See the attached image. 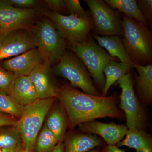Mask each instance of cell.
I'll return each mask as SVG.
<instances>
[{"instance_id":"obj_7","label":"cell","mask_w":152,"mask_h":152,"mask_svg":"<svg viewBox=\"0 0 152 152\" xmlns=\"http://www.w3.org/2000/svg\"><path fill=\"white\" fill-rule=\"evenodd\" d=\"M50 19L61 36L67 43H80L88 37L93 29L91 16L79 17L73 15L66 16L55 12L45 14Z\"/></svg>"},{"instance_id":"obj_4","label":"cell","mask_w":152,"mask_h":152,"mask_svg":"<svg viewBox=\"0 0 152 152\" xmlns=\"http://www.w3.org/2000/svg\"><path fill=\"white\" fill-rule=\"evenodd\" d=\"M32 31L36 48L39 51L44 61L50 66L58 62L66 51L67 43L51 20L48 18L42 19Z\"/></svg>"},{"instance_id":"obj_15","label":"cell","mask_w":152,"mask_h":152,"mask_svg":"<svg viewBox=\"0 0 152 152\" xmlns=\"http://www.w3.org/2000/svg\"><path fill=\"white\" fill-rule=\"evenodd\" d=\"M10 96L23 107L33 103L39 99L28 76L17 77Z\"/></svg>"},{"instance_id":"obj_8","label":"cell","mask_w":152,"mask_h":152,"mask_svg":"<svg viewBox=\"0 0 152 152\" xmlns=\"http://www.w3.org/2000/svg\"><path fill=\"white\" fill-rule=\"evenodd\" d=\"M90 10L94 32L103 36H123L119 12L114 11L102 0L85 1Z\"/></svg>"},{"instance_id":"obj_31","label":"cell","mask_w":152,"mask_h":152,"mask_svg":"<svg viewBox=\"0 0 152 152\" xmlns=\"http://www.w3.org/2000/svg\"><path fill=\"white\" fill-rule=\"evenodd\" d=\"M18 119L13 116L0 113V127L6 126H14Z\"/></svg>"},{"instance_id":"obj_36","label":"cell","mask_w":152,"mask_h":152,"mask_svg":"<svg viewBox=\"0 0 152 152\" xmlns=\"http://www.w3.org/2000/svg\"><path fill=\"white\" fill-rule=\"evenodd\" d=\"M19 152H30L28 151H26V150H23L22 151H20Z\"/></svg>"},{"instance_id":"obj_34","label":"cell","mask_w":152,"mask_h":152,"mask_svg":"<svg viewBox=\"0 0 152 152\" xmlns=\"http://www.w3.org/2000/svg\"><path fill=\"white\" fill-rule=\"evenodd\" d=\"M23 150V148L5 149L0 148V152H19Z\"/></svg>"},{"instance_id":"obj_28","label":"cell","mask_w":152,"mask_h":152,"mask_svg":"<svg viewBox=\"0 0 152 152\" xmlns=\"http://www.w3.org/2000/svg\"><path fill=\"white\" fill-rule=\"evenodd\" d=\"M138 6L141 13L148 22V24L151 26L152 23V0L137 1Z\"/></svg>"},{"instance_id":"obj_9","label":"cell","mask_w":152,"mask_h":152,"mask_svg":"<svg viewBox=\"0 0 152 152\" xmlns=\"http://www.w3.org/2000/svg\"><path fill=\"white\" fill-rule=\"evenodd\" d=\"M118 81L122 90L120 108L126 114L128 129H141L143 113L134 90L132 75L128 73Z\"/></svg>"},{"instance_id":"obj_10","label":"cell","mask_w":152,"mask_h":152,"mask_svg":"<svg viewBox=\"0 0 152 152\" xmlns=\"http://www.w3.org/2000/svg\"><path fill=\"white\" fill-rule=\"evenodd\" d=\"M36 48L32 31L18 29L0 31V61Z\"/></svg>"},{"instance_id":"obj_24","label":"cell","mask_w":152,"mask_h":152,"mask_svg":"<svg viewBox=\"0 0 152 152\" xmlns=\"http://www.w3.org/2000/svg\"><path fill=\"white\" fill-rule=\"evenodd\" d=\"M58 143L54 135L45 125L36 139L34 152H52Z\"/></svg>"},{"instance_id":"obj_37","label":"cell","mask_w":152,"mask_h":152,"mask_svg":"<svg viewBox=\"0 0 152 152\" xmlns=\"http://www.w3.org/2000/svg\"><path fill=\"white\" fill-rule=\"evenodd\" d=\"M142 152H152L150 151H143Z\"/></svg>"},{"instance_id":"obj_18","label":"cell","mask_w":152,"mask_h":152,"mask_svg":"<svg viewBox=\"0 0 152 152\" xmlns=\"http://www.w3.org/2000/svg\"><path fill=\"white\" fill-rule=\"evenodd\" d=\"M138 73L136 76V89L142 99L147 103L152 100V65L143 66L134 64Z\"/></svg>"},{"instance_id":"obj_27","label":"cell","mask_w":152,"mask_h":152,"mask_svg":"<svg viewBox=\"0 0 152 152\" xmlns=\"http://www.w3.org/2000/svg\"><path fill=\"white\" fill-rule=\"evenodd\" d=\"M66 8L70 13V15L79 17H86L91 16L88 12L85 11L82 7L78 0H64Z\"/></svg>"},{"instance_id":"obj_5","label":"cell","mask_w":152,"mask_h":152,"mask_svg":"<svg viewBox=\"0 0 152 152\" xmlns=\"http://www.w3.org/2000/svg\"><path fill=\"white\" fill-rule=\"evenodd\" d=\"M67 43L81 60L97 86L102 91L105 84L104 67L109 61H116V58L111 56L90 36L82 42Z\"/></svg>"},{"instance_id":"obj_2","label":"cell","mask_w":152,"mask_h":152,"mask_svg":"<svg viewBox=\"0 0 152 152\" xmlns=\"http://www.w3.org/2000/svg\"><path fill=\"white\" fill-rule=\"evenodd\" d=\"M122 39L134 64L145 66L152 62V33L147 25L123 15Z\"/></svg>"},{"instance_id":"obj_14","label":"cell","mask_w":152,"mask_h":152,"mask_svg":"<svg viewBox=\"0 0 152 152\" xmlns=\"http://www.w3.org/2000/svg\"><path fill=\"white\" fill-rule=\"evenodd\" d=\"M50 65L43 62L29 75L39 99L58 98V88L55 86L51 75Z\"/></svg>"},{"instance_id":"obj_21","label":"cell","mask_w":152,"mask_h":152,"mask_svg":"<svg viewBox=\"0 0 152 152\" xmlns=\"http://www.w3.org/2000/svg\"><path fill=\"white\" fill-rule=\"evenodd\" d=\"M62 107H58L49 115L45 126L53 134L58 142L63 143L66 128V121Z\"/></svg>"},{"instance_id":"obj_20","label":"cell","mask_w":152,"mask_h":152,"mask_svg":"<svg viewBox=\"0 0 152 152\" xmlns=\"http://www.w3.org/2000/svg\"><path fill=\"white\" fill-rule=\"evenodd\" d=\"M134 68L133 66L124 63L118 62L114 60L109 61L104 69L105 84L102 90L103 96H106L110 88L115 82L129 72Z\"/></svg>"},{"instance_id":"obj_29","label":"cell","mask_w":152,"mask_h":152,"mask_svg":"<svg viewBox=\"0 0 152 152\" xmlns=\"http://www.w3.org/2000/svg\"><path fill=\"white\" fill-rule=\"evenodd\" d=\"M45 2L53 12L61 14L66 9L64 1L62 0H45Z\"/></svg>"},{"instance_id":"obj_11","label":"cell","mask_w":152,"mask_h":152,"mask_svg":"<svg viewBox=\"0 0 152 152\" xmlns=\"http://www.w3.org/2000/svg\"><path fill=\"white\" fill-rule=\"evenodd\" d=\"M36 16L34 9L16 7L9 0H0V27L2 31L29 29Z\"/></svg>"},{"instance_id":"obj_26","label":"cell","mask_w":152,"mask_h":152,"mask_svg":"<svg viewBox=\"0 0 152 152\" xmlns=\"http://www.w3.org/2000/svg\"><path fill=\"white\" fill-rule=\"evenodd\" d=\"M17 77L12 72L0 66V93L10 96Z\"/></svg>"},{"instance_id":"obj_3","label":"cell","mask_w":152,"mask_h":152,"mask_svg":"<svg viewBox=\"0 0 152 152\" xmlns=\"http://www.w3.org/2000/svg\"><path fill=\"white\" fill-rule=\"evenodd\" d=\"M56 98L39 99L34 102L23 107L21 116L15 126L18 129L23 140V149L34 152L38 134Z\"/></svg>"},{"instance_id":"obj_38","label":"cell","mask_w":152,"mask_h":152,"mask_svg":"<svg viewBox=\"0 0 152 152\" xmlns=\"http://www.w3.org/2000/svg\"><path fill=\"white\" fill-rule=\"evenodd\" d=\"M2 31L1 28V27H0V31Z\"/></svg>"},{"instance_id":"obj_35","label":"cell","mask_w":152,"mask_h":152,"mask_svg":"<svg viewBox=\"0 0 152 152\" xmlns=\"http://www.w3.org/2000/svg\"><path fill=\"white\" fill-rule=\"evenodd\" d=\"M87 152H100V150L99 148H96L94 149L91 150V151Z\"/></svg>"},{"instance_id":"obj_12","label":"cell","mask_w":152,"mask_h":152,"mask_svg":"<svg viewBox=\"0 0 152 152\" xmlns=\"http://www.w3.org/2000/svg\"><path fill=\"white\" fill-rule=\"evenodd\" d=\"M78 126L84 133L100 136L107 145H116L122 140L128 129L125 125L102 123L95 120L82 123Z\"/></svg>"},{"instance_id":"obj_33","label":"cell","mask_w":152,"mask_h":152,"mask_svg":"<svg viewBox=\"0 0 152 152\" xmlns=\"http://www.w3.org/2000/svg\"><path fill=\"white\" fill-rule=\"evenodd\" d=\"M64 145L63 143H58L52 152H64Z\"/></svg>"},{"instance_id":"obj_32","label":"cell","mask_w":152,"mask_h":152,"mask_svg":"<svg viewBox=\"0 0 152 152\" xmlns=\"http://www.w3.org/2000/svg\"><path fill=\"white\" fill-rule=\"evenodd\" d=\"M101 152H126L124 150L121 149L116 145L105 146Z\"/></svg>"},{"instance_id":"obj_6","label":"cell","mask_w":152,"mask_h":152,"mask_svg":"<svg viewBox=\"0 0 152 152\" xmlns=\"http://www.w3.org/2000/svg\"><path fill=\"white\" fill-rule=\"evenodd\" d=\"M54 71L56 74L67 79L72 86L79 88L84 93L100 96L93 84L88 71L76 55L66 51Z\"/></svg>"},{"instance_id":"obj_22","label":"cell","mask_w":152,"mask_h":152,"mask_svg":"<svg viewBox=\"0 0 152 152\" xmlns=\"http://www.w3.org/2000/svg\"><path fill=\"white\" fill-rule=\"evenodd\" d=\"M104 1L113 10L116 9L127 17L147 26L148 25L139 10L136 0H105Z\"/></svg>"},{"instance_id":"obj_1","label":"cell","mask_w":152,"mask_h":152,"mask_svg":"<svg viewBox=\"0 0 152 152\" xmlns=\"http://www.w3.org/2000/svg\"><path fill=\"white\" fill-rule=\"evenodd\" d=\"M58 98L65 110L72 128L99 118L124 117L117 107V97L114 95L106 97L88 94L64 84L58 88Z\"/></svg>"},{"instance_id":"obj_17","label":"cell","mask_w":152,"mask_h":152,"mask_svg":"<svg viewBox=\"0 0 152 152\" xmlns=\"http://www.w3.org/2000/svg\"><path fill=\"white\" fill-rule=\"evenodd\" d=\"M94 38L100 46L107 50L110 56L118 58L121 63L134 67V64L129 57L125 48L122 39L119 36H103L94 34Z\"/></svg>"},{"instance_id":"obj_25","label":"cell","mask_w":152,"mask_h":152,"mask_svg":"<svg viewBox=\"0 0 152 152\" xmlns=\"http://www.w3.org/2000/svg\"><path fill=\"white\" fill-rule=\"evenodd\" d=\"M23 107L20 105L12 97L0 93V113L20 118Z\"/></svg>"},{"instance_id":"obj_23","label":"cell","mask_w":152,"mask_h":152,"mask_svg":"<svg viewBox=\"0 0 152 152\" xmlns=\"http://www.w3.org/2000/svg\"><path fill=\"white\" fill-rule=\"evenodd\" d=\"M0 148L23 149L21 135L15 125L0 127Z\"/></svg>"},{"instance_id":"obj_13","label":"cell","mask_w":152,"mask_h":152,"mask_svg":"<svg viewBox=\"0 0 152 152\" xmlns=\"http://www.w3.org/2000/svg\"><path fill=\"white\" fill-rule=\"evenodd\" d=\"M44 61L39 51L37 48L25 52L3 62L2 67L12 72L17 77L28 76L41 63Z\"/></svg>"},{"instance_id":"obj_30","label":"cell","mask_w":152,"mask_h":152,"mask_svg":"<svg viewBox=\"0 0 152 152\" xmlns=\"http://www.w3.org/2000/svg\"><path fill=\"white\" fill-rule=\"evenodd\" d=\"M9 1L14 7L24 9H31L35 7L38 2L35 0H9Z\"/></svg>"},{"instance_id":"obj_16","label":"cell","mask_w":152,"mask_h":152,"mask_svg":"<svg viewBox=\"0 0 152 152\" xmlns=\"http://www.w3.org/2000/svg\"><path fill=\"white\" fill-rule=\"evenodd\" d=\"M64 145V152H87L103 146L104 142L96 135L84 133L71 136Z\"/></svg>"},{"instance_id":"obj_19","label":"cell","mask_w":152,"mask_h":152,"mask_svg":"<svg viewBox=\"0 0 152 152\" xmlns=\"http://www.w3.org/2000/svg\"><path fill=\"white\" fill-rule=\"evenodd\" d=\"M126 137L117 144L118 147L127 146L134 149L137 152L148 151L152 152V140L141 129H128Z\"/></svg>"}]
</instances>
